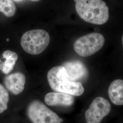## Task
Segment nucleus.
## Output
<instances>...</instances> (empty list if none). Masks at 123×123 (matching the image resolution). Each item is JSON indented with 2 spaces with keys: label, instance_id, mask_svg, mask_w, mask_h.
I'll return each mask as SVG.
<instances>
[{
  "label": "nucleus",
  "instance_id": "nucleus-1",
  "mask_svg": "<svg viewBox=\"0 0 123 123\" xmlns=\"http://www.w3.org/2000/svg\"><path fill=\"white\" fill-rule=\"evenodd\" d=\"M75 9L80 18L86 22L103 25L109 18V9L103 0H74Z\"/></svg>",
  "mask_w": 123,
  "mask_h": 123
},
{
  "label": "nucleus",
  "instance_id": "nucleus-2",
  "mask_svg": "<svg viewBox=\"0 0 123 123\" xmlns=\"http://www.w3.org/2000/svg\"><path fill=\"white\" fill-rule=\"evenodd\" d=\"M47 79L50 87L54 91L75 96H81L84 92L81 82L72 81L68 78L63 66H55L50 69Z\"/></svg>",
  "mask_w": 123,
  "mask_h": 123
},
{
  "label": "nucleus",
  "instance_id": "nucleus-3",
  "mask_svg": "<svg viewBox=\"0 0 123 123\" xmlns=\"http://www.w3.org/2000/svg\"><path fill=\"white\" fill-rule=\"evenodd\" d=\"M50 40V36L47 31L40 29L31 30L22 35L21 45L26 53L37 55L47 49Z\"/></svg>",
  "mask_w": 123,
  "mask_h": 123
},
{
  "label": "nucleus",
  "instance_id": "nucleus-4",
  "mask_svg": "<svg viewBox=\"0 0 123 123\" xmlns=\"http://www.w3.org/2000/svg\"><path fill=\"white\" fill-rule=\"evenodd\" d=\"M105 43L103 35L98 32H92L82 36L75 42V52L80 56L87 57L98 52Z\"/></svg>",
  "mask_w": 123,
  "mask_h": 123
},
{
  "label": "nucleus",
  "instance_id": "nucleus-5",
  "mask_svg": "<svg viewBox=\"0 0 123 123\" xmlns=\"http://www.w3.org/2000/svg\"><path fill=\"white\" fill-rule=\"evenodd\" d=\"M28 118L32 123H61L62 119L43 103L34 100L27 109Z\"/></svg>",
  "mask_w": 123,
  "mask_h": 123
},
{
  "label": "nucleus",
  "instance_id": "nucleus-6",
  "mask_svg": "<svg viewBox=\"0 0 123 123\" xmlns=\"http://www.w3.org/2000/svg\"><path fill=\"white\" fill-rule=\"evenodd\" d=\"M111 105L106 98H95L85 113L87 123H100L103 119L110 113Z\"/></svg>",
  "mask_w": 123,
  "mask_h": 123
},
{
  "label": "nucleus",
  "instance_id": "nucleus-7",
  "mask_svg": "<svg viewBox=\"0 0 123 123\" xmlns=\"http://www.w3.org/2000/svg\"><path fill=\"white\" fill-rule=\"evenodd\" d=\"M62 66L65 68L68 78L72 81L78 82L84 79L88 74L87 68L79 61L67 62Z\"/></svg>",
  "mask_w": 123,
  "mask_h": 123
},
{
  "label": "nucleus",
  "instance_id": "nucleus-8",
  "mask_svg": "<svg viewBox=\"0 0 123 123\" xmlns=\"http://www.w3.org/2000/svg\"><path fill=\"white\" fill-rule=\"evenodd\" d=\"M6 88L14 95L23 92L26 83V77L21 72L15 73L6 76L4 79Z\"/></svg>",
  "mask_w": 123,
  "mask_h": 123
},
{
  "label": "nucleus",
  "instance_id": "nucleus-9",
  "mask_svg": "<svg viewBox=\"0 0 123 123\" xmlns=\"http://www.w3.org/2000/svg\"><path fill=\"white\" fill-rule=\"evenodd\" d=\"M74 96L62 92H49L46 94L44 97L45 103L50 106H69L74 103Z\"/></svg>",
  "mask_w": 123,
  "mask_h": 123
},
{
  "label": "nucleus",
  "instance_id": "nucleus-10",
  "mask_svg": "<svg viewBox=\"0 0 123 123\" xmlns=\"http://www.w3.org/2000/svg\"><path fill=\"white\" fill-rule=\"evenodd\" d=\"M108 93L111 102L116 105H123V80L116 79L110 85Z\"/></svg>",
  "mask_w": 123,
  "mask_h": 123
},
{
  "label": "nucleus",
  "instance_id": "nucleus-11",
  "mask_svg": "<svg viewBox=\"0 0 123 123\" xmlns=\"http://www.w3.org/2000/svg\"><path fill=\"white\" fill-rule=\"evenodd\" d=\"M18 56L17 53L11 50H6L2 53V59H0V71L5 74H8L13 70Z\"/></svg>",
  "mask_w": 123,
  "mask_h": 123
},
{
  "label": "nucleus",
  "instance_id": "nucleus-12",
  "mask_svg": "<svg viewBox=\"0 0 123 123\" xmlns=\"http://www.w3.org/2000/svg\"><path fill=\"white\" fill-rule=\"evenodd\" d=\"M17 7L12 0H0V12L8 18L13 17Z\"/></svg>",
  "mask_w": 123,
  "mask_h": 123
},
{
  "label": "nucleus",
  "instance_id": "nucleus-13",
  "mask_svg": "<svg viewBox=\"0 0 123 123\" xmlns=\"http://www.w3.org/2000/svg\"><path fill=\"white\" fill-rule=\"evenodd\" d=\"M9 94L7 89L0 84V114L2 113L8 108Z\"/></svg>",
  "mask_w": 123,
  "mask_h": 123
},
{
  "label": "nucleus",
  "instance_id": "nucleus-14",
  "mask_svg": "<svg viewBox=\"0 0 123 123\" xmlns=\"http://www.w3.org/2000/svg\"><path fill=\"white\" fill-rule=\"evenodd\" d=\"M13 0V1H15V2H17L19 3V2H20L22 1H23V0Z\"/></svg>",
  "mask_w": 123,
  "mask_h": 123
},
{
  "label": "nucleus",
  "instance_id": "nucleus-15",
  "mask_svg": "<svg viewBox=\"0 0 123 123\" xmlns=\"http://www.w3.org/2000/svg\"><path fill=\"white\" fill-rule=\"evenodd\" d=\"M30 0L32 1H34V2H37V1H39L40 0Z\"/></svg>",
  "mask_w": 123,
  "mask_h": 123
},
{
  "label": "nucleus",
  "instance_id": "nucleus-16",
  "mask_svg": "<svg viewBox=\"0 0 123 123\" xmlns=\"http://www.w3.org/2000/svg\"><path fill=\"white\" fill-rule=\"evenodd\" d=\"M122 44H123V35L122 36Z\"/></svg>",
  "mask_w": 123,
  "mask_h": 123
}]
</instances>
